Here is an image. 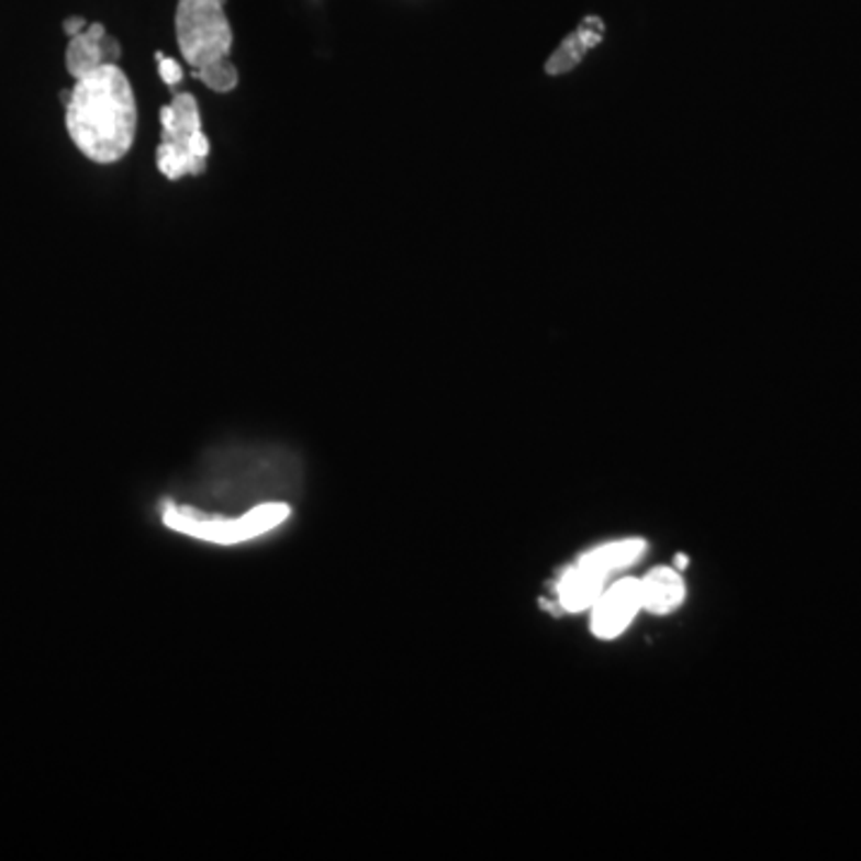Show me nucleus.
Wrapping results in <instances>:
<instances>
[{"label":"nucleus","mask_w":861,"mask_h":861,"mask_svg":"<svg viewBox=\"0 0 861 861\" xmlns=\"http://www.w3.org/2000/svg\"><path fill=\"white\" fill-rule=\"evenodd\" d=\"M687 562H690V560H687V556H682V554H680V556L675 558V564H678V570H684V568H687Z\"/></svg>","instance_id":"obj_15"},{"label":"nucleus","mask_w":861,"mask_h":861,"mask_svg":"<svg viewBox=\"0 0 861 861\" xmlns=\"http://www.w3.org/2000/svg\"><path fill=\"white\" fill-rule=\"evenodd\" d=\"M294 479L298 469L288 462L286 452L231 448L211 455L197 495L204 503H221L225 510L239 507L247 513L257 505L282 501L292 491Z\"/></svg>","instance_id":"obj_2"},{"label":"nucleus","mask_w":861,"mask_h":861,"mask_svg":"<svg viewBox=\"0 0 861 861\" xmlns=\"http://www.w3.org/2000/svg\"><path fill=\"white\" fill-rule=\"evenodd\" d=\"M641 584V608L656 615H668L680 608L684 601V582L672 568H656L639 580Z\"/></svg>","instance_id":"obj_10"},{"label":"nucleus","mask_w":861,"mask_h":861,"mask_svg":"<svg viewBox=\"0 0 861 861\" xmlns=\"http://www.w3.org/2000/svg\"><path fill=\"white\" fill-rule=\"evenodd\" d=\"M65 108L67 134L89 160L108 166L127 156L137 134V101L118 63L75 79Z\"/></svg>","instance_id":"obj_1"},{"label":"nucleus","mask_w":861,"mask_h":861,"mask_svg":"<svg viewBox=\"0 0 861 861\" xmlns=\"http://www.w3.org/2000/svg\"><path fill=\"white\" fill-rule=\"evenodd\" d=\"M644 550H646V541H641V538H625V541L605 544L589 550V554H584L577 562L603 577H608L617 570H625L629 564H635L644 556Z\"/></svg>","instance_id":"obj_11"},{"label":"nucleus","mask_w":861,"mask_h":861,"mask_svg":"<svg viewBox=\"0 0 861 861\" xmlns=\"http://www.w3.org/2000/svg\"><path fill=\"white\" fill-rule=\"evenodd\" d=\"M605 580H608V577L589 570L580 562L572 564V568L562 574V580L558 584L560 608L568 613L594 608V603L601 599L605 589Z\"/></svg>","instance_id":"obj_8"},{"label":"nucleus","mask_w":861,"mask_h":861,"mask_svg":"<svg viewBox=\"0 0 861 861\" xmlns=\"http://www.w3.org/2000/svg\"><path fill=\"white\" fill-rule=\"evenodd\" d=\"M603 34H605L603 20L586 18L580 26H577V32H572L568 38H564L562 46L548 58L546 72L548 75H564V72L574 70V67L582 63L586 53L601 44Z\"/></svg>","instance_id":"obj_9"},{"label":"nucleus","mask_w":861,"mask_h":861,"mask_svg":"<svg viewBox=\"0 0 861 861\" xmlns=\"http://www.w3.org/2000/svg\"><path fill=\"white\" fill-rule=\"evenodd\" d=\"M175 34L182 58L194 70L215 60L231 58L233 30L223 0H178Z\"/></svg>","instance_id":"obj_5"},{"label":"nucleus","mask_w":861,"mask_h":861,"mask_svg":"<svg viewBox=\"0 0 861 861\" xmlns=\"http://www.w3.org/2000/svg\"><path fill=\"white\" fill-rule=\"evenodd\" d=\"M156 60H158V75H160V79H164V82L168 85V87H178L180 82H182V65L178 63V60H172V58H166L164 53H156Z\"/></svg>","instance_id":"obj_13"},{"label":"nucleus","mask_w":861,"mask_h":861,"mask_svg":"<svg viewBox=\"0 0 861 861\" xmlns=\"http://www.w3.org/2000/svg\"><path fill=\"white\" fill-rule=\"evenodd\" d=\"M211 142L201 130L199 103L192 93H178L160 108V144L156 166L168 180H182L187 175L206 170Z\"/></svg>","instance_id":"obj_4"},{"label":"nucleus","mask_w":861,"mask_h":861,"mask_svg":"<svg viewBox=\"0 0 861 861\" xmlns=\"http://www.w3.org/2000/svg\"><path fill=\"white\" fill-rule=\"evenodd\" d=\"M194 75L215 93L233 91L237 87V82H239L237 67L231 63V58L215 60V63H209L204 67H199V70H194Z\"/></svg>","instance_id":"obj_12"},{"label":"nucleus","mask_w":861,"mask_h":861,"mask_svg":"<svg viewBox=\"0 0 861 861\" xmlns=\"http://www.w3.org/2000/svg\"><path fill=\"white\" fill-rule=\"evenodd\" d=\"M89 26V22L85 20V18H67L65 20V24H63V30H65V34L67 36H77V34H82L85 30Z\"/></svg>","instance_id":"obj_14"},{"label":"nucleus","mask_w":861,"mask_h":861,"mask_svg":"<svg viewBox=\"0 0 861 861\" xmlns=\"http://www.w3.org/2000/svg\"><path fill=\"white\" fill-rule=\"evenodd\" d=\"M290 515L292 507L286 501L264 503L242 515L206 513V510H199L194 505H180L175 501H164V505H160V517H164L168 529L215 546L254 541V538L276 532L280 524L290 519Z\"/></svg>","instance_id":"obj_3"},{"label":"nucleus","mask_w":861,"mask_h":861,"mask_svg":"<svg viewBox=\"0 0 861 861\" xmlns=\"http://www.w3.org/2000/svg\"><path fill=\"white\" fill-rule=\"evenodd\" d=\"M641 611V584L639 580H620L603 589L601 599L594 603L591 615V631L601 639H615L635 620Z\"/></svg>","instance_id":"obj_6"},{"label":"nucleus","mask_w":861,"mask_h":861,"mask_svg":"<svg viewBox=\"0 0 861 861\" xmlns=\"http://www.w3.org/2000/svg\"><path fill=\"white\" fill-rule=\"evenodd\" d=\"M120 44L118 38L108 36L105 26L101 22L89 24L82 34H77L70 38L65 53V65L67 72L72 79H82L91 75L93 70H99L101 65H111L120 60Z\"/></svg>","instance_id":"obj_7"}]
</instances>
